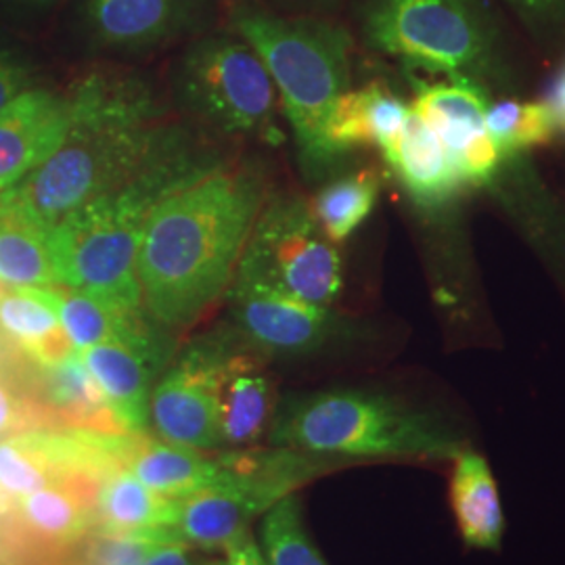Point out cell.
<instances>
[{"mask_svg":"<svg viewBox=\"0 0 565 565\" xmlns=\"http://www.w3.org/2000/svg\"><path fill=\"white\" fill-rule=\"evenodd\" d=\"M124 467L166 499H184L203 490L228 484L226 455L210 457L203 450L168 443H132Z\"/></svg>","mask_w":565,"mask_h":565,"instance_id":"ffe728a7","label":"cell"},{"mask_svg":"<svg viewBox=\"0 0 565 565\" xmlns=\"http://www.w3.org/2000/svg\"><path fill=\"white\" fill-rule=\"evenodd\" d=\"M448 467V507L461 543L471 551L499 553L505 541L507 520L490 461L471 446Z\"/></svg>","mask_w":565,"mask_h":565,"instance_id":"9a60e30c","label":"cell"},{"mask_svg":"<svg viewBox=\"0 0 565 565\" xmlns=\"http://www.w3.org/2000/svg\"><path fill=\"white\" fill-rule=\"evenodd\" d=\"M235 30L275 82L303 166L310 172L331 168L338 160L324 130L350 84V36L329 23L281 20L258 11H239Z\"/></svg>","mask_w":565,"mask_h":565,"instance_id":"5b68a950","label":"cell"},{"mask_svg":"<svg viewBox=\"0 0 565 565\" xmlns=\"http://www.w3.org/2000/svg\"><path fill=\"white\" fill-rule=\"evenodd\" d=\"M252 350H233L226 345L221 359L218 380L224 445H254L263 438L264 431H268L275 415L270 377Z\"/></svg>","mask_w":565,"mask_h":565,"instance_id":"e0dca14e","label":"cell"},{"mask_svg":"<svg viewBox=\"0 0 565 565\" xmlns=\"http://www.w3.org/2000/svg\"><path fill=\"white\" fill-rule=\"evenodd\" d=\"M72 126L70 95L25 90L0 109V191L49 160Z\"/></svg>","mask_w":565,"mask_h":565,"instance_id":"8fae6325","label":"cell"},{"mask_svg":"<svg viewBox=\"0 0 565 565\" xmlns=\"http://www.w3.org/2000/svg\"><path fill=\"white\" fill-rule=\"evenodd\" d=\"M486 132L507 158L553 141L559 132L545 103L501 102L488 107Z\"/></svg>","mask_w":565,"mask_h":565,"instance_id":"83f0119b","label":"cell"},{"mask_svg":"<svg viewBox=\"0 0 565 565\" xmlns=\"http://www.w3.org/2000/svg\"><path fill=\"white\" fill-rule=\"evenodd\" d=\"M198 0H86L90 41L107 51H141L193 25Z\"/></svg>","mask_w":565,"mask_h":565,"instance_id":"5bb4252c","label":"cell"},{"mask_svg":"<svg viewBox=\"0 0 565 565\" xmlns=\"http://www.w3.org/2000/svg\"><path fill=\"white\" fill-rule=\"evenodd\" d=\"M408 114L411 107L382 82L345 90L333 105L324 130L331 156L340 160L356 147L384 151L401 135Z\"/></svg>","mask_w":565,"mask_h":565,"instance_id":"ac0fdd59","label":"cell"},{"mask_svg":"<svg viewBox=\"0 0 565 565\" xmlns=\"http://www.w3.org/2000/svg\"><path fill=\"white\" fill-rule=\"evenodd\" d=\"M382 193V172L364 166L327 182L312 202V214L333 243L348 242L375 210Z\"/></svg>","mask_w":565,"mask_h":565,"instance_id":"d4e9b609","label":"cell"},{"mask_svg":"<svg viewBox=\"0 0 565 565\" xmlns=\"http://www.w3.org/2000/svg\"><path fill=\"white\" fill-rule=\"evenodd\" d=\"M417 95L411 111L445 142L448 156L461 149L465 142L484 132V118L490 102L480 81L452 76L445 82H415Z\"/></svg>","mask_w":565,"mask_h":565,"instance_id":"603a6c76","label":"cell"},{"mask_svg":"<svg viewBox=\"0 0 565 565\" xmlns=\"http://www.w3.org/2000/svg\"><path fill=\"white\" fill-rule=\"evenodd\" d=\"M57 482L67 480L46 448L42 427L0 440V492L11 501Z\"/></svg>","mask_w":565,"mask_h":565,"instance_id":"4316f807","label":"cell"},{"mask_svg":"<svg viewBox=\"0 0 565 565\" xmlns=\"http://www.w3.org/2000/svg\"><path fill=\"white\" fill-rule=\"evenodd\" d=\"M30 82L32 74L28 65L13 53L0 49V109L15 97H20L21 93H25Z\"/></svg>","mask_w":565,"mask_h":565,"instance_id":"4dcf8cb0","label":"cell"},{"mask_svg":"<svg viewBox=\"0 0 565 565\" xmlns=\"http://www.w3.org/2000/svg\"><path fill=\"white\" fill-rule=\"evenodd\" d=\"M263 205V179L223 166L156 205L137 260L142 306L156 323L189 327L223 298Z\"/></svg>","mask_w":565,"mask_h":565,"instance_id":"6da1fadb","label":"cell"},{"mask_svg":"<svg viewBox=\"0 0 565 565\" xmlns=\"http://www.w3.org/2000/svg\"><path fill=\"white\" fill-rule=\"evenodd\" d=\"M82 364L99 385L121 431L141 434L149 425L151 392L162 369V345L141 348L130 343L107 342L78 350Z\"/></svg>","mask_w":565,"mask_h":565,"instance_id":"4fadbf2b","label":"cell"},{"mask_svg":"<svg viewBox=\"0 0 565 565\" xmlns=\"http://www.w3.org/2000/svg\"><path fill=\"white\" fill-rule=\"evenodd\" d=\"M7 2L18 9H25V11H41L46 7H53L57 0H7Z\"/></svg>","mask_w":565,"mask_h":565,"instance_id":"e575fe53","label":"cell"},{"mask_svg":"<svg viewBox=\"0 0 565 565\" xmlns=\"http://www.w3.org/2000/svg\"><path fill=\"white\" fill-rule=\"evenodd\" d=\"M0 565H9V564H7V562H4V559H2V557H0Z\"/></svg>","mask_w":565,"mask_h":565,"instance_id":"d590c367","label":"cell"},{"mask_svg":"<svg viewBox=\"0 0 565 565\" xmlns=\"http://www.w3.org/2000/svg\"><path fill=\"white\" fill-rule=\"evenodd\" d=\"M39 289L57 312L61 327L76 352L107 342L141 348L162 345L141 310L126 312L65 285H42Z\"/></svg>","mask_w":565,"mask_h":565,"instance_id":"44dd1931","label":"cell"},{"mask_svg":"<svg viewBox=\"0 0 565 565\" xmlns=\"http://www.w3.org/2000/svg\"><path fill=\"white\" fill-rule=\"evenodd\" d=\"M0 282L18 287L60 285L49 233L0 205Z\"/></svg>","mask_w":565,"mask_h":565,"instance_id":"484cf974","label":"cell"},{"mask_svg":"<svg viewBox=\"0 0 565 565\" xmlns=\"http://www.w3.org/2000/svg\"><path fill=\"white\" fill-rule=\"evenodd\" d=\"M32 387L51 419L102 434L121 431L120 424L103 398L99 385L95 384L82 364L78 352L60 363L34 366Z\"/></svg>","mask_w":565,"mask_h":565,"instance_id":"7402d4cb","label":"cell"},{"mask_svg":"<svg viewBox=\"0 0 565 565\" xmlns=\"http://www.w3.org/2000/svg\"><path fill=\"white\" fill-rule=\"evenodd\" d=\"M231 315L243 340L273 356H315L363 338V327L333 308L303 302L263 282L233 277Z\"/></svg>","mask_w":565,"mask_h":565,"instance_id":"9c48e42d","label":"cell"},{"mask_svg":"<svg viewBox=\"0 0 565 565\" xmlns=\"http://www.w3.org/2000/svg\"><path fill=\"white\" fill-rule=\"evenodd\" d=\"M369 42L411 70L446 78H484L497 63V39L478 0H373Z\"/></svg>","mask_w":565,"mask_h":565,"instance_id":"8992f818","label":"cell"},{"mask_svg":"<svg viewBox=\"0 0 565 565\" xmlns=\"http://www.w3.org/2000/svg\"><path fill=\"white\" fill-rule=\"evenodd\" d=\"M224 348L218 340L189 345L153 385L149 417L163 443L203 452L224 446L218 380Z\"/></svg>","mask_w":565,"mask_h":565,"instance_id":"30bf717a","label":"cell"},{"mask_svg":"<svg viewBox=\"0 0 565 565\" xmlns=\"http://www.w3.org/2000/svg\"><path fill=\"white\" fill-rule=\"evenodd\" d=\"M260 543L268 565H329L306 530L302 503L296 494L264 513Z\"/></svg>","mask_w":565,"mask_h":565,"instance_id":"f1b7e54d","label":"cell"},{"mask_svg":"<svg viewBox=\"0 0 565 565\" xmlns=\"http://www.w3.org/2000/svg\"><path fill=\"white\" fill-rule=\"evenodd\" d=\"M141 565H195L189 557L186 545L182 543H162L151 548Z\"/></svg>","mask_w":565,"mask_h":565,"instance_id":"d6a6232c","label":"cell"},{"mask_svg":"<svg viewBox=\"0 0 565 565\" xmlns=\"http://www.w3.org/2000/svg\"><path fill=\"white\" fill-rule=\"evenodd\" d=\"M235 277L327 308L340 300L343 289L340 252L300 198H279L264 205Z\"/></svg>","mask_w":565,"mask_h":565,"instance_id":"ba28073f","label":"cell"},{"mask_svg":"<svg viewBox=\"0 0 565 565\" xmlns=\"http://www.w3.org/2000/svg\"><path fill=\"white\" fill-rule=\"evenodd\" d=\"M95 513L103 532L151 534L166 530L172 513V499L142 484L126 467H116L99 482Z\"/></svg>","mask_w":565,"mask_h":565,"instance_id":"cb8c5ba5","label":"cell"},{"mask_svg":"<svg viewBox=\"0 0 565 565\" xmlns=\"http://www.w3.org/2000/svg\"><path fill=\"white\" fill-rule=\"evenodd\" d=\"M72 126L60 149L0 191V205L51 233L70 212L139 172L177 128L135 78L90 74L74 88Z\"/></svg>","mask_w":565,"mask_h":565,"instance_id":"7a4b0ae2","label":"cell"},{"mask_svg":"<svg viewBox=\"0 0 565 565\" xmlns=\"http://www.w3.org/2000/svg\"><path fill=\"white\" fill-rule=\"evenodd\" d=\"M226 551V565H268L263 548L256 543V539L247 532L237 536Z\"/></svg>","mask_w":565,"mask_h":565,"instance_id":"1f68e13d","label":"cell"},{"mask_svg":"<svg viewBox=\"0 0 565 565\" xmlns=\"http://www.w3.org/2000/svg\"><path fill=\"white\" fill-rule=\"evenodd\" d=\"M177 95L203 124L224 135L281 139L277 88L258 53L231 36L195 42L177 70Z\"/></svg>","mask_w":565,"mask_h":565,"instance_id":"52a82bcc","label":"cell"},{"mask_svg":"<svg viewBox=\"0 0 565 565\" xmlns=\"http://www.w3.org/2000/svg\"><path fill=\"white\" fill-rule=\"evenodd\" d=\"M382 153L404 191L422 207H443L465 186L445 142L413 111Z\"/></svg>","mask_w":565,"mask_h":565,"instance_id":"2e32d148","label":"cell"},{"mask_svg":"<svg viewBox=\"0 0 565 565\" xmlns=\"http://www.w3.org/2000/svg\"><path fill=\"white\" fill-rule=\"evenodd\" d=\"M532 20H548L565 11V0H509Z\"/></svg>","mask_w":565,"mask_h":565,"instance_id":"836d02e7","label":"cell"},{"mask_svg":"<svg viewBox=\"0 0 565 565\" xmlns=\"http://www.w3.org/2000/svg\"><path fill=\"white\" fill-rule=\"evenodd\" d=\"M279 499L260 486H224L198 494L172 499V513L166 525L174 543L207 551L226 548L256 515H264Z\"/></svg>","mask_w":565,"mask_h":565,"instance_id":"7c38bea8","label":"cell"},{"mask_svg":"<svg viewBox=\"0 0 565 565\" xmlns=\"http://www.w3.org/2000/svg\"><path fill=\"white\" fill-rule=\"evenodd\" d=\"M268 438L343 465L413 461L448 465L473 443L465 427L443 413L361 387L289 396L275 408Z\"/></svg>","mask_w":565,"mask_h":565,"instance_id":"277c9868","label":"cell"},{"mask_svg":"<svg viewBox=\"0 0 565 565\" xmlns=\"http://www.w3.org/2000/svg\"><path fill=\"white\" fill-rule=\"evenodd\" d=\"M0 345L34 366L60 363L76 352L41 289L7 282H0Z\"/></svg>","mask_w":565,"mask_h":565,"instance_id":"d6986e66","label":"cell"},{"mask_svg":"<svg viewBox=\"0 0 565 565\" xmlns=\"http://www.w3.org/2000/svg\"><path fill=\"white\" fill-rule=\"evenodd\" d=\"M156 545H162L153 534H114L103 532L88 546L86 565H141Z\"/></svg>","mask_w":565,"mask_h":565,"instance_id":"f546056e","label":"cell"},{"mask_svg":"<svg viewBox=\"0 0 565 565\" xmlns=\"http://www.w3.org/2000/svg\"><path fill=\"white\" fill-rule=\"evenodd\" d=\"M216 166L177 130L139 172L51 228L49 247L57 282L126 312L141 310L137 260L151 212Z\"/></svg>","mask_w":565,"mask_h":565,"instance_id":"3957f363","label":"cell"}]
</instances>
